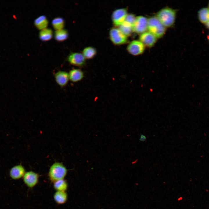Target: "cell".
Segmentation results:
<instances>
[{"label": "cell", "mask_w": 209, "mask_h": 209, "mask_svg": "<svg viewBox=\"0 0 209 209\" xmlns=\"http://www.w3.org/2000/svg\"><path fill=\"white\" fill-rule=\"evenodd\" d=\"M176 10L169 7L163 8L159 10L155 16L166 28L172 27L175 21Z\"/></svg>", "instance_id": "cell-1"}, {"label": "cell", "mask_w": 209, "mask_h": 209, "mask_svg": "<svg viewBox=\"0 0 209 209\" xmlns=\"http://www.w3.org/2000/svg\"><path fill=\"white\" fill-rule=\"evenodd\" d=\"M147 19V31L157 39L162 37L165 34L166 28L155 16Z\"/></svg>", "instance_id": "cell-2"}, {"label": "cell", "mask_w": 209, "mask_h": 209, "mask_svg": "<svg viewBox=\"0 0 209 209\" xmlns=\"http://www.w3.org/2000/svg\"><path fill=\"white\" fill-rule=\"evenodd\" d=\"M67 169L61 163L56 162L51 166L48 172L49 179L52 181L64 179L67 173Z\"/></svg>", "instance_id": "cell-3"}, {"label": "cell", "mask_w": 209, "mask_h": 209, "mask_svg": "<svg viewBox=\"0 0 209 209\" xmlns=\"http://www.w3.org/2000/svg\"><path fill=\"white\" fill-rule=\"evenodd\" d=\"M109 38L111 42L116 45H120L128 43L127 37L123 34L118 28L114 27L110 30Z\"/></svg>", "instance_id": "cell-4"}, {"label": "cell", "mask_w": 209, "mask_h": 209, "mask_svg": "<svg viewBox=\"0 0 209 209\" xmlns=\"http://www.w3.org/2000/svg\"><path fill=\"white\" fill-rule=\"evenodd\" d=\"M148 19L145 16L136 17L133 25V31L135 33L141 34L147 31Z\"/></svg>", "instance_id": "cell-5"}, {"label": "cell", "mask_w": 209, "mask_h": 209, "mask_svg": "<svg viewBox=\"0 0 209 209\" xmlns=\"http://www.w3.org/2000/svg\"><path fill=\"white\" fill-rule=\"evenodd\" d=\"M127 8H122L116 9L112 12L111 20L115 27H118L125 21L128 14Z\"/></svg>", "instance_id": "cell-6"}, {"label": "cell", "mask_w": 209, "mask_h": 209, "mask_svg": "<svg viewBox=\"0 0 209 209\" xmlns=\"http://www.w3.org/2000/svg\"><path fill=\"white\" fill-rule=\"evenodd\" d=\"M145 46L139 40H134L131 42L128 45L127 50L130 54L137 56L143 53L145 50Z\"/></svg>", "instance_id": "cell-7"}, {"label": "cell", "mask_w": 209, "mask_h": 209, "mask_svg": "<svg viewBox=\"0 0 209 209\" xmlns=\"http://www.w3.org/2000/svg\"><path fill=\"white\" fill-rule=\"evenodd\" d=\"M86 59L82 53L72 52L68 56L67 60L72 65L81 67L85 65Z\"/></svg>", "instance_id": "cell-8"}, {"label": "cell", "mask_w": 209, "mask_h": 209, "mask_svg": "<svg viewBox=\"0 0 209 209\" xmlns=\"http://www.w3.org/2000/svg\"><path fill=\"white\" fill-rule=\"evenodd\" d=\"M157 38L151 33L147 31L140 35L139 40L145 47L151 48L156 44Z\"/></svg>", "instance_id": "cell-9"}, {"label": "cell", "mask_w": 209, "mask_h": 209, "mask_svg": "<svg viewBox=\"0 0 209 209\" xmlns=\"http://www.w3.org/2000/svg\"><path fill=\"white\" fill-rule=\"evenodd\" d=\"M39 176L38 174L33 171L27 172L23 177L24 182L28 187L33 188L38 183Z\"/></svg>", "instance_id": "cell-10"}, {"label": "cell", "mask_w": 209, "mask_h": 209, "mask_svg": "<svg viewBox=\"0 0 209 209\" xmlns=\"http://www.w3.org/2000/svg\"><path fill=\"white\" fill-rule=\"evenodd\" d=\"M54 76L56 82L61 88L65 87L69 80V73L65 71H59L54 74Z\"/></svg>", "instance_id": "cell-11"}, {"label": "cell", "mask_w": 209, "mask_h": 209, "mask_svg": "<svg viewBox=\"0 0 209 209\" xmlns=\"http://www.w3.org/2000/svg\"><path fill=\"white\" fill-rule=\"evenodd\" d=\"M25 172L24 167L21 165H19L11 168L10 170L9 175L12 179L17 180L23 177Z\"/></svg>", "instance_id": "cell-12"}, {"label": "cell", "mask_w": 209, "mask_h": 209, "mask_svg": "<svg viewBox=\"0 0 209 209\" xmlns=\"http://www.w3.org/2000/svg\"><path fill=\"white\" fill-rule=\"evenodd\" d=\"M69 73V80L76 82L82 80L84 77V72L80 69H74L70 70Z\"/></svg>", "instance_id": "cell-13"}, {"label": "cell", "mask_w": 209, "mask_h": 209, "mask_svg": "<svg viewBox=\"0 0 209 209\" xmlns=\"http://www.w3.org/2000/svg\"><path fill=\"white\" fill-rule=\"evenodd\" d=\"M48 24V21L47 18L44 15L39 16L35 19L34 21L35 26L40 30L46 28Z\"/></svg>", "instance_id": "cell-14"}, {"label": "cell", "mask_w": 209, "mask_h": 209, "mask_svg": "<svg viewBox=\"0 0 209 209\" xmlns=\"http://www.w3.org/2000/svg\"><path fill=\"white\" fill-rule=\"evenodd\" d=\"M118 28L120 31L127 37L133 32V25L126 21H124Z\"/></svg>", "instance_id": "cell-15"}, {"label": "cell", "mask_w": 209, "mask_h": 209, "mask_svg": "<svg viewBox=\"0 0 209 209\" xmlns=\"http://www.w3.org/2000/svg\"><path fill=\"white\" fill-rule=\"evenodd\" d=\"M198 17L200 21L205 24L209 20V8H203L198 11Z\"/></svg>", "instance_id": "cell-16"}, {"label": "cell", "mask_w": 209, "mask_h": 209, "mask_svg": "<svg viewBox=\"0 0 209 209\" xmlns=\"http://www.w3.org/2000/svg\"><path fill=\"white\" fill-rule=\"evenodd\" d=\"M39 36V39L42 41H48L52 38L53 32L51 29L46 28L40 30Z\"/></svg>", "instance_id": "cell-17"}, {"label": "cell", "mask_w": 209, "mask_h": 209, "mask_svg": "<svg viewBox=\"0 0 209 209\" xmlns=\"http://www.w3.org/2000/svg\"><path fill=\"white\" fill-rule=\"evenodd\" d=\"M54 199L58 204L64 203L67 199V194L65 191H57L54 194Z\"/></svg>", "instance_id": "cell-18"}, {"label": "cell", "mask_w": 209, "mask_h": 209, "mask_svg": "<svg viewBox=\"0 0 209 209\" xmlns=\"http://www.w3.org/2000/svg\"><path fill=\"white\" fill-rule=\"evenodd\" d=\"M69 33L67 30L62 29L56 30L54 33L55 39L58 42H62L68 37Z\"/></svg>", "instance_id": "cell-19"}, {"label": "cell", "mask_w": 209, "mask_h": 209, "mask_svg": "<svg viewBox=\"0 0 209 209\" xmlns=\"http://www.w3.org/2000/svg\"><path fill=\"white\" fill-rule=\"evenodd\" d=\"M82 53L86 59H90L95 56L97 54V51L93 47L88 46L83 49Z\"/></svg>", "instance_id": "cell-20"}, {"label": "cell", "mask_w": 209, "mask_h": 209, "mask_svg": "<svg viewBox=\"0 0 209 209\" xmlns=\"http://www.w3.org/2000/svg\"><path fill=\"white\" fill-rule=\"evenodd\" d=\"M53 187L57 191H65L68 188V184L64 179L57 181L54 182Z\"/></svg>", "instance_id": "cell-21"}, {"label": "cell", "mask_w": 209, "mask_h": 209, "mask_svg": "<svg viewBox=\"0 0 209 209\" xmlns=\"http://www.w3.org/2000/svg\"><path fill=\"white\" fill-rule=\"evenodd\" d=\"M52 26L56 30L63 28L65 25V21L64 19L61 17H56L52 21Z\"/></svg>", "instance_id": "cell-22"}, {"label": "cell", "mask_w": 209, "mask_h": 209, "mask_svg": "<svg viewBox=\"0 0 209 209\" xmlns=\"http://www.w3.org/2000/svg\"><path fill=\"white\" fill-rule=\"evenodd\" d=\"M136 17L135 15L132 13H128L125 21H126L133 25L136 19Z\"/></svg>", "instance_id": "cell-23"}, {"label": "cell", "mask_w": 209, "mask_h": 209, "mask_svg": "<svg viewBox=\"0 0 209 209\" xmlns=\"http://www.w3.org/2000/svg\"><path fill=\"white\" fill-rule=\"evenodd\" d=\"M140 138L139 139V141L142 142H144L146 140L147 137L144 135L142 134H140Z\"/></svg>", "instance_id": "cell-24"}, {"label": "cell", "mask_w": 209, "mask_h": 209, "mask_svg": "<svg viewBox=\"0 0 209 209\" xmlns=\"http://www.w3.org/2000/svg\"><path fill=\"white\" fill-rule=\"evenodd\" d=\"M205 24L206 28L209 29V20Z\"/></svg>", "instance_id": "cell-25"}, {"label": "cell", "mask_w": 209, "mask_h": 209, "mask_svg": "<svg viewBox=\"0 0 209 209\" xmlns=\"http://www.w3.org/2000/svg\"><path fill=\"white\" fill-rule=\"evenodd\" d=\"M207 38L209 42V33L208 34V35H207Z\"/></svg>", "instance_id": "cell-26"}, {"label": "cell", "mask_w": 209, "mask_h": 209, "mask_svg": "<svg viewBox=\"0 0 209 209\" xmlns=\"http://www.w3.org/2000/svg\"><path fill=\"white\" fill-rule=\"evenodd\" d=\"M15 15H13V17L14 18H15Z\"/></svg>", "instance_id": "cell-27"}, {"label": "cell", "mask_w": 209, "mask_h": 209, "mask_svg": "<svg viewBox=\"0 0 209 209\" xmlns=\"http://www.w3.org/2000/svg\"><path fill=\"white\" fill-rule=\"evenodd\" d=\"M208 8H209V2L208 3Z\"/></svg>", "instance_id": "cell-28"}]
</instances>
